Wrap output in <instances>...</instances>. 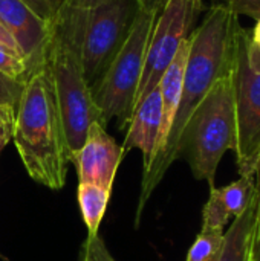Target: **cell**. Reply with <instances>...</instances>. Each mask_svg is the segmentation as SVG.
I'll list each match as a JSON object with an SVG mask.
<instances>
[{
    "mask_svg": "<svg viewBox=\"0 0 260 261\" xmlns=\"http://www.w3.org/2000/svg\"><path fill=\"white\" fill-rule=\"evenodd\" d=\"M239 15L225 5H213L204 17V21L188 35L190 47L185 61L182 95L179 107L162 151L155 158L147 171L143 173L139 203L136 208V226L139 225L144 206L152 193L162 180L167 170L179 158V142L182 133L201 101L211 87L234 64L236 44L241 32Z\"/></svg>",
    "mask_w": 260,
    "mask_h": 261,
    "instance_id": "cell-1",
    "label": "cell"
},
{
    "mask_svg": "<svg viewBox=\"0 0 260 261\" xmlns=\"http://www.w3.org/2000/svg\"><path fill=\"white\" fill-rule=\"evenodd\" d=\"M86 12L66 2L49 24V35L37 64L51 84L70 164L84 144L89 127L93 122L103 125L81 60Z\"/></svg>",
    "mask_w": 260,
    "mask_h": 261,
    "instance_id": "cell-2",
    "label": "cell"
},
{
    "mask_svg": "<svg viewBox=\"0 0 260 261\" xmlns=\"http://www.w3.org/2000/svg\"><path fill=\"white\" fill-rule=\"evenodd\" d=\"M12 141L32 180L51 190L64 187L70 156L51 84L38 67L28 75L17 102Z\"/></svg>",
    "mask_w": 260,
    "mask_h": 261,
    "instance_id": "cell-3",
    "label": "cell"
},
{
    "mask_svg": "<svg viewBox=\"0 0 260 261\" xmlns=\"http://www.w3.org/2000/svg\"><path fill=\"white\" fill-rule=\"evenodd\" d=\"M233 67L218 80L193 112L179 142L195 179L215 187L216 170L225 151H236V102Z\"/></svg>",
    "mask_w": 260,
    "mask_h": 261,
    "instance_id": "cell-4",
    "label": "cell"
},
{
    "mask_svg": "<svg viewBox=\"0 0 260 261\" xmlns=\"http://www.w3.org/2000/svg\"><path fill=\"white\" fill-rule=\"evenodd\" d=\"M156 15L158 12L152 11L141 9L138 12L123 47L100 81L92 87V96L104 127L109 121L118 119V125L123 130L130 121Z\"/></svg>",
    "mask_w": 260,
    "mask_h": 261,
    "instance_id": "cell-5",
    "label": "cell"
},
{
    "mask_svg": "<svg viewBox=\"0 0 260 261\" xmlns=\"http://www.w3.org/2000/svg\"><path fill=\"white\" fill-rule=\"evenodd\" d=\"M236 158L241 176H253L260 156V49L248 29L241 28L234 55Z\"/></svg>",
    "mask_w": 260,
    "mask_h": 261,
    "instance_id": "cell-6",
    "label": "cell"
},
{
    "mask_svg": "<svg viewBox=\"0 0 260 261\" xmlns=\"http://www.w3.org/2000/svg\"><path fill=\"white\" fill-rule=\"evenodd\" d=\"M139 11L136 0H110L86 12L81 60L90 90L123 47Z\"/></svg>",
    "mask_w": 260,
    "mask_h": 261,
    "instance_id": "cell-7",
    "label": "cell"
},
{
    "mask_svg": "<svg viewBox=\"0 0 260 261\" xmlns=\"http://www.w3.org/2000/svg\"><path fill=\"white\" fill-rule=\"evenodd\" d=\"M201 9L202 8L196 3V0H166L156 15L149 38L135 107L159 84L166 69L176 57L181 44L185 38H188L192 23Z\"/></svg>",
    "mask_w": 260,
    "mask_h": 261,
    "instance_id": "cell-8",
    "label": "cell"
},
{
    "mask_svg": "<svg viewBox=\"0 0 260 261\" xmlns=\"http://www.w3.org/2000/svg\"><path fill=\"white\" fill-rule=\"evenodd\" d=\"M123 150L100 122H93L84 144L77 151L72 164L77 167L80 184H92L112 191Z\"/></svg>",
    "mask_w": 260,
    "mask_h": 261,
    "instance_id": "cell-9",
    "label": "cell"
},
{
    "mask_svg": "<svg viewBox=\"0 0 260 261\" xmlns=\"http://www.w3.org/2000/svg\"><path fill=\"white\" fill-rule=\"evenodd\" d=\"M0 24L17 43L29 73L35 70L49 35V24L23 0H0Z\"/></svg>",
    "mask_w": 260,
    "mask_h": 261,
    "instance_id": "cell-10",
    "label": "cell"
},
{
    "mask_svg": "<svg viewBox=\"0 0 260 261\" xmlns=\"http://www.w3.org/2000/svg\"><path fill=\"white\" fill-rule=\"evenodd\" d=\"M161 121H162L161 92H159V86H156L133 109V113L127 124L126 139L121 147L123 156L133 148H138L143 153L144 171L150 167L155 158L159 132H161Z\"/></svg>",
    "mask_w": 260,
    "mask_h": 261,
    "instance_id": "cell-11",
    "label": "cell"
},
{
    "mask_svg": "<svg viewBox=\"0 0 260 261\" xmlns=\"http://www.w3.org/2000/svg\"><path fill=\"white\" fill-rule=\"evenodd\" d=\"M254 179L241 176L224 188H210V197L202 210V229L224 232L228 222L242 216L253 203Z\"/></svg>",
    "mask_w": 260,
    "mask_h": 261,
    "instance_id": "cell-12",
    "label": "cell"
},
{
    "mask_svg": "<svg viewBox=\"0 0 260 261\" xmlns=\"http://www.w3.org/2000/svg\"><path fill=\"white\" fill-rule=\"evenodd\" d=\"M188 47H190V41H188V38H185V41L181 44L176 57L173 58L170 66L166 69V72H164V75H162V78H161V81L158 84L159 92H161L162 121H161V132H159V139H158V147H156L155 158L166 147V142L169 139L170 130H172V125H173V121H175V116H176V112H178V107H179ZM155 158H153V161H155Z\"/></svg>",
    "mask_w": 260,
    "mask_h": 261,
    "instance_id": "cell-13",
    "label": "cell"
},
{
    "mask_svg": "<svg viewBox=\"0 0 260 261\" xmlns=\"http://www.w3.org/2000/svg\"><path fill=\"white\" fill-rule=\"evenodd\" d=\"M253 223L254 213L251 203L242 216L233 220L228 231L224 232V245L218 261H254Z\"/></svg>",
    "mask_w": 260,
    "mask_h": 261,
    "instance_id": "cell-14",
    "label": "cell"
},
{
    "mask_svg": "<svg viewBox=\"0 0 260 261\" xmlns=\"http://www.w3.org/2000/svg\"><path fill=\"white\" fill-rule=\"evenodd\" d=\"M77 196L87 236H97L110 199V191L92 184H78Z\"/></svg>",
    "mask_w": 260,
    "mask_h": 261,
    "instance_id": "cell-15",
    "label": "cell"
},
{
    "mask_svg": "<svg viewBox=\"0 0 260 261\" xmlns=\"http://www.w3.org/2000/svg\"><path fill=\"white\" fill-rule=\"evenodd\" d=\"M224 245V232L201 231L192 245L185 261H218Z\"/></svg>",
    "mask_w": 260,
    "mask_h": 261,
    "instance_id": "cell-16",
    "label": "cell"
},
{
    "mask_svg": "<svg viewBox=\"0 0 260 261\" xmlns=\"http://www.w3.org/2000/svg\"><path fill=\"white\" fill-rule=\"evenodd\" d=\"M0 73L25 83L29 75V67L21 55L0 46Z\"/></svg>",
    "mask_w": 260,
    "mask_h": 261,
    "instance_id": "cell-17",
    "label": "cell"
},
{
    "mask_svg": "<svg viewBox=\"0 0 260 261\" xmlns=\"http://www.w3.org/2000/svg\"><path fill=\"white\" fill-rule=\"evenodd\" d=\"M254 179V194H253V213H254V223H253V252L254 261H260V156L253 170Z\"/></svg>",
    "mask_w": 260,
    "mask_h": 261,
    "instance_id": "cell-18",
    "label": "cell"
},
{
    "mask_svg": "<svg viewBox=\"0 0 260 261\" xmlns=\"http://www.w3.org/2000/svg\"><path fill=\"white\" fill-rule=\"evenodd\" d=\"M43 21L51 24L58 15L61 8L66 5V0H23Z\"/></svg>",
    "mask_w": 260,
    "mask_h": 261,
    "instance_id": "cell-19",
    "label": "cell"
},
{
    "mask_svg": "<svg viewBox=\"0 0 260 261\" xmlns=\"http://www.w3.org/2000/svg\"><path fill=\"white\" fill-rule=\"evenodd\" d=\"M15 125V106L2 104L0 106V153L12 141Z\"/></svg>",
    "mask_w": 260,
    "mask_h": 261,
    "instance_id": "cell-20",
    "label": "cell"
},
{
    "mask_svg": "<svg viewBox=\"0 0 260 261\" xmlns=\"http://www.w3.org/2000/svg\"><path fill=\"white\" fill-rule=\"evenodd\" d=\"M83 261H116L112 254L107 251L103 239L100 237V234L97 236H87V240L84 243L83 248Z\"/></svg>",
    "mask_w": 260,
    "mask_h": 261,
    "instance_id": "cell-21",
    "label": "cell"
},
{
    "mask_svg": "<svg viewBox=\"0 0 260 261\" xmlns=\"http://www.w3.org/2000/svg\"><path fill=\"white\" fill-rule=\"evenodd\" d=\"M23 86H25L23 81H18V80H14L11 76L0 73V106L11 104L17 107Z\"/></svg>",
    "mask_w": 260,
    "mask_h": 261,
    "instance_id": "cell-22",
    "label": "cell"
},
{
    "mask_svg": "<svg viewBox=\"0 0 260 261\" xmlns=\"http://www.w3.org/2000/svg\"><path fill=\"white\" fill-rule=\"evenodd\" d=\"M222 5L236 15H247L256 21L260 20V0H222Z\"/></svg>",
    "mask_w": 260,
    "mask_h": 261,
    "instance_id": "cell-23",
    "label": "cell"
},
{
    "mask_svg": "<svg viewBox=\"0 0 260 261\" xmlns=\"http://www.w3.org/2000/svg\"><path fill=\"white\" fill-rule=\"evenodd\" d=\"M70 6L77 8V9H81V11H89L95 6H100L103 3H107L110 0H66Z\"/></svg>",
    "mask_w": 260,
    "mask_h": 261,
    "instance_id": "cell-24",
    "label": "cell"
},
{
    "mask_svg": "<svg viewBox=\"0 0 260 261\" xmlns=\"http://www.w3.org/2000/svg\"><path fill=\"white\" fill-rule=\"evenodd\" d=\"M0 46H5V47H8V49H11V50H14V52H17L18 55H21L20 54V49H18V46H17V43L14 41V38L9 35V32L0 24Z\"/></svg>",
    "mask_w": 260,
    "mask_h": 261,
    "instance_id": "cell-25",
    "label": "cell"
},
{
    "mask_svg": "<svg viewBox=\"0 0 260 261\" xmlns=\"http://www.w3.org/2000/svg\"><path fill=\"white\" fill-rule=\"evenodd\" d=\"M136 2L143 11H152V12H159V9L166 3V0H136Z\"/></svg>",
    "mask_w": 260,
    "mask_h": 261,
    "instance_id": "cell-26",
    "label": "cell"
},
{
    "mask_svg": "<svg viewBox=\"0 0 260 261\" xmlns=\"http://www.w3.org/2000/svg\"><path fill=\"white\" fill-rule=\"evenodd\" d=\"M251 34H253V40H254V43L257 44V47L260 49V20H257V24H256L254 31H251Z\"/></svg>",
    "mask_w": 260,
    "mask_h": 261,
    "instance_id": "cell-27",
    "label": "cell"
},
{
    "mask_svg": "<svg viewBox=\"0 0 260 261\" xmlns=\"http://www.w3.org/2000/svg\"><path fill=\"white\" fill-rule=\"evenodd\" d=\"M196 3H198V5H199L201 8H202V0H196Z\"/></svg>",
    "mask_w": 260,
    "mask_h": 261,
    "instance_id": "cell-28",
    "label": "cell"
}]
</instances>
